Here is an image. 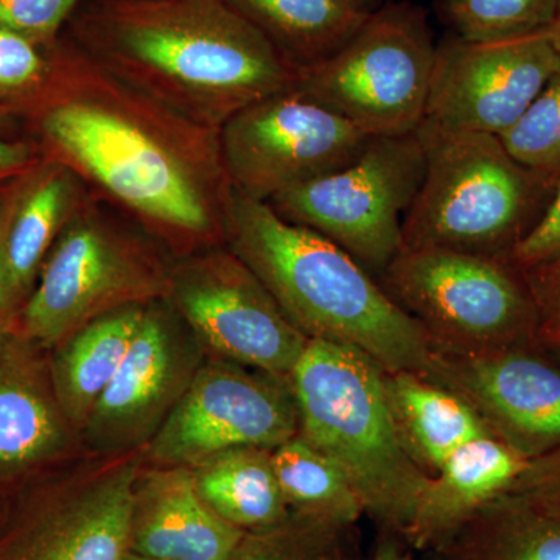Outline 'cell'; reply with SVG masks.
Wrapping results in <instances>:
<instances>
[{
    "mask_svg": "<svg viewBox=\"0 0 560 560\" xmlns=\"http://www.w3.org/2000/svg\"><path fill=\"white\" fill-rule=\"evenodd\" d=\"M22 127L46 158L173 248L224 245L232 187L219 131L117 79L65 33L49 84Z\"/></svg>",
    "mask_w": 560,
    "mask_h": 560,
    "instance_id": "cell-1",
    "label": "cell"
},
{
    "mask_svg": "<svg viewBox=\"0 0 560 560\" xmlns=\"http://www.w3.org/2000/svg\"><path fill=\"white\" fill-rule=\"evenodd\" d=\"M65 35L117 79L210 130L296 81L224 0H84Z\"/></svg>",
    "mask_w": 560,
    "mask_h": 560,
    "instance_id": "cell-2",
    "label": "cell"
},
{
    "mask_svg": "<svg viewBox=\"0 0 560 560\" xmlns=\"http://www.w3.org/2000/svg\"><path fill=\"white\" fill-rule=\"evenodd\" d=\"M224 246L305 337L360 350L385 372L425 374L433 355L430 335L329 238L232 189Z\"/></svg>",
    "mask_w": 560,
    "mask_h": 560,
    "instance_id": "cell-3",
    "label": "cell"
},
{
    "mask_svg": "<svg viewBox=\"0 0 560 560\" xmlns=\"http://www.w3.org/2000/svg\"><path fill=\"white\" fill-rule=\"evenodd\" d=\"M289 382L301 436L340 467L364 514L405 536L430 474L397 427L385 371L360 350L308 340Z\"/></svg>",
    "mask_w": 560,
    "mask_h": 560,
    "instance_id": "cell-4",
    "label": "cell"
},
{
    "mask_svg": "<svg viewBox=\"0 0 560 560\" xmlns=\"http://www.w3.org/2000/svg\"><path fill=\"white\" fill-rule=\"evenodd\" d=\"M427 168L404 221V249L508 260L536 226L555 187L518 164L499 136L420 127Z\"/></svg>",
    "mask_w": 560,
    "mask_h": 560,
    "instance_id": "cell-5",
    "label": "cell"
},
{
    "mask_svg": "<svg viewBox=\"0 0 560 560\" xmlns=\"http://www.w3.org/2000/svg\"><path fill=\"white\" fill-rule=\"evenodd\" d=\"M125 217L91 190L62 230L16 324L40 349L106 313L167 298L173 267Z\"/></svg>",
    "mask_w": 560,
    "mask_h": 560,
    "instance_id": "cell-6",
    "label": "cell"
},
{
    "mask_svg": "<svg viewBox=\"0 0 560 560\" xmlns=\"http://www.w3.org/2000/svg\"><path fill=\"white\" fill-rule=\"evenodd\" d=\"M436 50L427 11L388 2L293 88L374 138L410 135L425 120Z\"/></svg>",
    "mask_w": 560,
    "mask_h": 560,
    "instance_id": "cell-7",
    "label": "cell"
},
{
    "mask_svg": "<svg viewBox=\"0 0 560 560\" xmlns=\"http://www.w3.org/2000/svg\"><path fill=\"white\" fill-rule=\"evenodd\" d=\"M377 280L434 346L540 345L536 304L511 261L448 249H401Z\"/></svg>",
    "mask_w": 560,
    "mask_h": 560,
    "instance_id": "cell-8",
    "label": "cell"
},
{
    "mask_svg": "<svg viewBox=\"0 0 560 560\" xmlns=\"http://www.w3.org/2000/svg\"><path fill=\"white\" fill-rule=\"evenodd\" d=\"M419 131L375 136L338 171L268 201L283 220L329 238L374 278L404 249V221L425 176Z\"/></svg>",
    "mask_w": 560,
    "mask_h": 560,
    "instance_id": "cell-9",
    "label": "cell"
},
{
    "mask_svg": "<svg viewBox=\"0 0 560 560\" xmlns=\"http://www.w3.org/2000/svg\"><path fill=\"white\" fill-rule=\"evenodd\" d=\"M372 138L293 86L250 103L219 131L232 189L261 202L345 167Z\"/></svg>",
    "mask_w": 560,
    "mask_h": 560,
    "instance_id": "cell-10",
    "label": "cell"
},
{
    "mask_svg": "<svg viewBox=\"0 0 560 560\" xmlns=\"http://www.w3.org/2000/svg\"><path fill=\"white\" fill-rule=\"evenodd\" d=\"M201 346L221 360L289 378L311 338L226 246L173 265L167 298Z\"/></svg>",
    "mask_w": 560,
    "mask_h": 560,
    "instance_id": "cell-11",
    "label": "cell"
},
{
    "mask_svg": "<svg viewBox=\"0 0 560 560\" xmlns=\"http://www.w3.org/2000/svg\"><path fill=\"white\" fill-rule=\"evenodd\" d=\"M298 433L289 378L221 360L201 364L149 452L161 466L191 467L232 448L275 451Z\"/></svg>",
    "mask_w": 560,
    "mask_h": 560,
    "instance_id": "cell-12",
    "label": "cell"
},
{
    "mask_svg": "<svg viewBox=\"0 0 560 560\" xmlns=\"http://www.w3.org/2000/svg\"><path fill=\"white\" fill-rule=\"evenodd\" d=\"M423 377L466 401L489 433L523 459L560 451V366L544 346L433 345Z\"/></svg>",
    "mask_w": 560,
    "mask_h": 560,
    "instance_id": "cell-13",
    "label": "cell"
},
{
    "mask_svg": "<svg viewBox=\"0 0 560 560\" xmlns=\"http://www.w3.org/2000/svg\"><path fill=\"white\" fill-rule=\"evenodd\" d=\"M560 70L548 32L499 43H438L425 120L445 132L501 136Z\"/></svg>",
    "mask_w": 560,
    "mask_h": 560,
    "instance_id": "cell-14",
    "label": "cell"
},
{
    "mask_svg": "<svg viewBox=\"0 0 560 560\" xmlns=\"http://www.w3.org/2000/svg\"><path fill=\"white\" fill-rule=\"evenodd\" d=\"M140 471V459L130 456L31 497L0 530V560H124Z\"/></svg>",
    "mask_w": 560,
    "mask_h": 560,
    "instance_id": "cell-15",
    "label": "cell"
},
{
    "mask_svg": "<svg viewBox=\"0 0 560 560\" xmlns=\"http://www.w3.org/2000/svg\"><path fill=\"white\" fill-rule=\"evenodd\" d=\"M200 348L171 302L147 304L127 357L81 430L90 448L120 453L153 440L200 370Z\"/></svg>",
    "mask_w": 560,
    "mask_h": 560,
    "instance_id": "cell-16",
    "label": "cell"
},
{
    "mask_svg": "<svg viewBox=\"0 0 560 560\" xmlns=\"http://www.w3.org/2000/svg\"><path fill=\"white\" fill-rule=\"evenodd\" d=\"M90 195V187L75 172L50 158L5 191L0 215V272L18 318L55 242Z\"/></svg>",
    "mask_w": 560,
    "mask_h": 560,
    "instance_id": "cell-17",
    "label": "cell"
},
{
    "mask_svg": "<svg viewBox=\"0 0 560 560\" xmlns=\"http://www.w3.org/2000/svg\"><path fill=\"white\" fill-rule=\"evenodd\" d=\"M39 349L18 327L0 338V486L57 459L72 436Z\"/></svg>",
    "mask_w": 560,
    "mask_h": 560,
    "instance_id": "cell-18",
    "label": "cell"
},
{
    "mask_svg": "<svg viewBox=\"0 0 560 560\" xmlns=\"http://www.w3.org/2000/svg\"><path fill=\"white\" fill-rule=\"evenodd\" d=\"M245 534L202 500L190 467L140 471L130 551L168 560H228Z\"/></svg>",
    "mask_w": 560,
    "mask_h": 560,
    "instance_id": "cell-19",
    "label": "cell"
},
{
    "mask_svg": "<svg viewBox=\"0 0 560 560\" xmlns=\"http://www.w3.org/2000/svg\"><path fill=\"white\" fill-rule=\"evenodd\" d=\"M528 466L492 434L467 442L430 475L405 539L442 550L490 501L506 493Z\"/></svg>",
    "mask_w": 560,
    "mask_h": 560,
    "instance_id": "cell-20",
    "label": "cell"
},
{
    "mask_svg": "<svg viewBox=\"0 0 560 560\" xmlns=\"http://www.w3.org/2000/svg\"><path fill=\"white\" fill-rule=\"evenodd\" d=\"M260 32L294 72L329 60L360 31L366 0H224Z\"/></svg>",
    "mask_w": 560,
    "mask_h": 560,
    "instance_id": "cell-21",
    "label": "cell"
},
{
    "mask_svg": "<svg viewBox=\"0 0 560 560\" xmlns=\"http://www.w3.org/2000/svg\"><path fill=\"white\" fill-rule=\"evenodd\" d=\"M147 304L106 313L54 348L50 381L65 418L81 431L119 371Z\"/></svg>",
    "mask_w": 560,
    "mask_h": 560,
    "instance_id": "cell-22",
    "label": "cell"
},
{
    "mask_svg": "<svg viewBox=\"0 0 560 560\" xmlns=\"http://www.w3.org/2000/svg\"><path fill=\"white\" fill-rule=\"evenodd\" d=\"M390 410L404 441L430 475L467 442L490 434L469 405L416 372H385Z\"/></svg>",
    "mask_w": 560,
    "mask_h": 560,
    "instance_id": "cell-23",
    "label": "cell"
},
{
    "mask_svg": "<svg viewBox=\"0 0 560 560\" xmlns=\"http://www.w3.org/2000/svg\"><path fill=\"white\" fill-rule=\"evenodd\" d=\"M190 469L202 500L235 528L256 533L290 517L268 448H232Z\"/></svg>",
    "mask_w": 560,
    "mask_h": 560,
    "instance_id": "cell-24",
    "label": "cell"
},
{
    "mask_svg": "<svg viewBox=\"0 0 560 560\" xmlns=\"http://www.w3.org/2000/svg\"><path fill=\"white\" fill-rule=\"evenodd\" d=\"M442 550L456 560H560V518L511 493L481 508Z\"/></svg>",
    "mask_w": 560,
    "mask_h": 560,
    "instance_id": "cell-25",
    "label": "cell"
},
{
    "mask_svg": "<svg viewBox=\"0 0 560 560\" xmlns=\"http://www.w3.org/2000/svg\"><path fill=\"white\" fill-rule=\"evenodd\" d=\"M283 499L296 517L327 528H348L364 514L340 467L300 433L272 451Z\"/></svg>",
    "mask_w": 560,
    "mask_h": 560,
    "instance_id": "cell-26",
    "label": "cell"
},
{
    "mask_svg": "<svg viewBox=\"0 0 560 560\" xmlns=\"http://www.w3.org/2000/svg\"><path fill=\"white\" fill-rule=\"evenodd\" d=\"M560 0H438L451 35L470 43H499L550 31Z\"/></svg>",
    "mask_w": 560,
    "mask_h": 560,
    "instance_id": "cell-27",
    "label": "cell"
},
{
    "mask_svg": "<svg viewBox=\"0 0 560 560\" xmlns=\"http://www.w3.org/2000/svg\"><path fill=\"white\" fill-rule=\"evenodd\" d=\"M518 164L551 187L560 184V70L525 114L499 136Z\"/></svg>",
    "mask_w": 560,
    "mask_h": 560,
    "instance_id": "cell-28",
    "label": "cell"
},
{
    "mask_svg": "<svg viewBox=\"0 0 560 560\" xmlns=\"http://www.w3.org/2000/svg\"><path fill=\"white\" fill-rule=\"evenodd\" d=\"M55 44L43 46L16 33L0 31V113L22 125L49 84Z\"/></svg>",
    "mask_w": 560,
    "mask_h": 560,
    "instance_id": "cell-29",
    "label": "cell"
},
{
    "mask_svg": "<svg viewBox=\"0 0 560 560\" xmlns=\"http://www.w3.org/2000/svg\"><path fill=\"white\" fill-rule=\"evenodd\" d=\"M84 0H0V31L16 33L43 46L62 36Z\"/></svg>",
    "mask_w": 560,
    "mask_h": 560,
    "instance_id": "cell-30",
    "label": "cell"
},
{
    "mask_svg": "<svg viewBox=\"0 0 560 560\" xmlns=\"http://www.w3.org/2000/svg\"><path fill=\"white\" fill-rule=\"evenodd\" d=\"M337 533L294 515V521L289 517L275 528L246 533L228 560H308L304 552L307 544Z\"/></svg>",
    "mask_w": 560,
    "mask_h": 560,
    "instance_id": "cell-31",
    "label": "cell"
},
{
    "mask_svg": "<svg viewBox=\"0 0 560 560\" xmlns=\"http://www.w3.org/2000/svg\"><path fill=\"white\" fill-rule=\"evenodd\" d=\"M539 315V341L545 349L560 345V257L521 271Z\"/></svg>",
    "mask_w": 560,
    "mask_h": 560,
    "instance_id": "cell-32",
    "label": "cell"
},
{
    "mask_svg": "<svg viewBox=\"0 0 560 560\" xmlns=\"http://www.w3.org/2000/svg\"><path fill=\"white\" fill-rule=\"evenodd\" d=\"M506 493L560 518V451L528 460V466Z\"/></svg>",
    "mask_w": 560,
    "mask_h": 560,
    "instance_id": "cell-33",
    "label": "cell"
},
{
    "mask_svg": "<svg viewBox=\"0 0 560 560\" xmlns=\"http://www.w3.org/2000/svg\"><path fill=\"white\" fill-rule=\"evenodd\" d=\"M556 257H560V184L536 226L512 250L510 261L525 271Z\"/></svg>",
    "mask_w": 560,
    "mask_h": 560,
    "instance_id": "cell-34",
    "label": "cell"
},
{
    "mask_svg": "<svg viewBox=\"0 0 560 560\" xmlns=\"http://www.w3.org/2000/svg\"><path fill=\"white\" fill-rule=\"evenodd\" d=\"M44 160L46 154L35 140L0 135V194L35 171Z\"/></svg>",
    "mask_w": 560,
    "mask_h": 560,
    "instance_id": "cell-35",
    "label": "cell"
},
{
    "mask_svg": "<svg viewBox=\"0 0 560 560\" xmlns=\"http://www.w3.org/2000/svg\"><path fill=\"white\" fill-rule=\"evenodd\" d=\"M10 189V187H9ZM7 189V190H9ZM5 190V191H7ZM5 191L0 194V215H2L3 197ZM18 324V313L11 307L9 298H7L5 289H3L2 272H0V338L5 337L10 330H13Z\"/></svg>",
    "mask_w": 560,
    "mask_h": 560,
    "instance_id": "cell-36",
    "label": "cell"
},
{
    "mask_svg": "<svg viewBox=\"0 0 560 560\" xmlns=\"http://www.w3.org/2000/svg\"><path fill=\"white\" fill-rule=\"evenodd\" d=\"M20 125V120L14 119L9 114L0 113V135L7 136V138H14V132H16Z\"/></svg>",
    "mask_w": 560,
    "mask_h": 560,
    "instance_id": "cell-37",
    "label": "cell"
},
{
    "mask_svg": "<svg viewBox=\"0 0 560 560\" xmlns=\"http://www.w3.org/2000/svg\"><path fill=\"white\" fill-rule=\"evenodd\" d=\"M374 560H408L400 555L396 548L390 547V545H383L381 550H378L377 556H375Z\"/></svg>",
    "mask_w": 560,
    "mask_h": 560,
    "instance_id": "cell-38",
    "label": "cell"
},
{
    "mask_svg": "<svg viewBox=\"0 0 560 560\" xmlns=\"http://www.w3.org/2000/svg\"><path fill=\"white\" fill-rule=\"evenodd\" d=\"M548 35H550L552 44H555L556 49H558L560 54V7L558 16H556V21L552 22L550 31H548Z\"/></svg>",
    "mask_w": 560,
    "mask_h": 560,
    "instance_id": "cell-39",
    "label": "cell"
},
{
    "mask_svg": "<svg viewBox=\"0 0 560 560\" xmlns=\"http://www.w3.org/2000/svg\"><path fill=\"white\" fill-rule=\"evenodd\" d=\"M124 560H168V559H158V558H149V556L138 555L135 551H128V555L125 556Z\"/></svg>",
    "mask_w": 560,
    "mask_h": 560,
    "instance_id": "cell-40",
    "label": "cell"
},
{
    "mask_svg": "<svg viewBox=\"0 0 560 560\" xmlns=\"http://www.w3.org/2000/svg\"><path fill=\"white\" fill-rule=\"evenodd\" d=\"M547 350H548V352H550V353H551L552 359H555L556 361H558L559 366H560V345H559V346H556V348L547 349Z\"/></svg>",
    "mask_w": 560,
    "mask_h": 560,
    "instance_id": "cell-41",
    "label": "cell"
},
{
    "mask_svg": "<svg viewBox=\"0 0 560 560\" xmlns=\"http://www.w3.org/2000/svg\"><path fill=\"white\" fill-rule=\"evenodd\" d=\"M7 517H9V514H0V530H2L3 525H5Z\"/></svg>",
    "mask_w": 560,
    "mask_h": 560,
    "instance_id": "cell-42",
    "label": "cell"
},
{
    "mask_svg": "<svg viewBox=\"0 0 560 560\" xmlns=\"http://www.w3.org/2000/svg\"><path fill=\"white\" fill-rule=\"evenodd\" d=\"M368 3H370V5L374 7V3L377 2V0H366ZM375 9V7H374Z\"/></svg>",
    "mask_w": 560,
    "mask_h": 560,
    "instance_id": "cell-43",
    "label": "cell"
}]
</instances>
